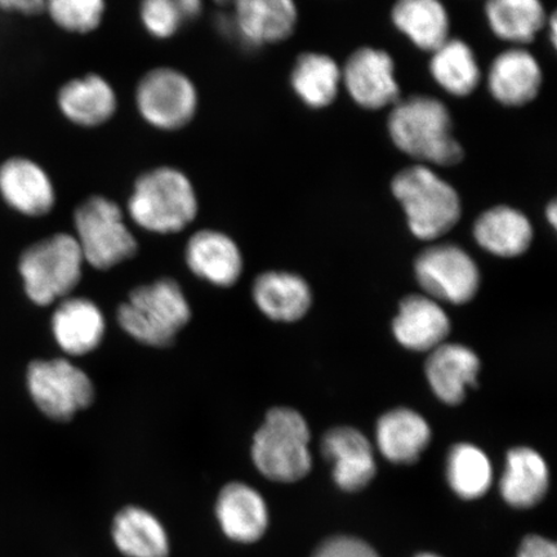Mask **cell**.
<instances>
[{"mask_svg":"<svg viewBox=\"0 0 557 557\" xmlns=\"http://www.w3.org/2000/svg\"><path fill=\"white\" fill-rule=\"evenodd\" d=\"M389 138L418 164L453 166L465 150L453 131L450 111L436 97L413 95L393 104L387 117Z\"/></svg>","mask_w":557,"mask_h":557,"instance_id":"1","label":"cell"},{"mask_svg":"<svg viewBox=\"0 0 557 557\" xmlns=\"http://www.w3.org/2000/svg\"><path fill=\"white\" fill-rule=\"evenodd\" d=\"M199 200L189 174L158 165L136 178L127 203L132 221L146 232L176 234L197 219Z\"/></svg>","mask_w":557,"mask_h":557,"instance_id":"2","label":"cell"},{"mask_svg":"<svg viewBox=\"0 0 557 557\" xmlns=\"http://www.w3.org/2000/svg\"><path fill=\"white\" fill-rule=\"evenodd\" d=\"M392 191L418 239L441 238L461 220L462 203L457 190L429 165L414 164L396 173Z\"/></svg>","mask_w":557,"mask_h":557,"instance_id":"3","label":"cell"},{"mask_svg":"<svg viewBox=\"0 0 557 557\" xmlns=\"http://www.w3.org/2000/svg\"><path fill=\"white\" fill-rule=\"evenodd\" d=\"M310 429L297 410H269L252 444V459L264 478L277 483H295L312 468Z\"/></svg>","mask_w":557,"mask_h":557,"instance_id":"4","label":"cell"},{"mask_svg":"<svg viewBox=\"0 0 557 557\" xmlns=\"http://www.w3.org/2000/svg\"><path fill=\"white\" fill-rule=\"evenodd\" d=\"M191 309L178 283L163 277L131 292L117 310V322L138 343L166 347L189 323Z\"/></svg>","mask_w":557,"mask_h":557,"instance_id":"5","label":"cell"},{"mask_svg":"<svg viewBox=\"0 0 557 557\" xmlns=\"http://www.w3.org/2000/svg\"><path fill=\"white\" fill-rule=\"evenodd\" d=\"M83 262L74 235L60 233L34 243L21 255L18 264L27 297L38 306L64 299L79 284Z\"/></svg>","mask_w":557,"mask_h":557,"instance_id":"6","label":"cell"},{"mask_svg":"<svg viewBox=\"0 0 557 557\" xmlns=\"http://www.w3.org/2000/svg\"><path fill=\"white\" fill-rule=\"evenodd\" d=\"M75 239L90 267L109 270L137 252L134 234L125 225L120 205L103 195H92L74 212Z\"/></svg>","mask_w":557,"mask_h":557,"instance_id":"7","label":"cell"},{"mask_svg":"<svg viewBox=\"0 0 557 557\" xmlns=\"http://www.w3.org/2000/svg\"><path fill=\"white\" fill-rule=\"evenodd\" d=\"M198 87L183 70L157 66L137 82L135 107L141 120L160 132H176L189 125L198 114Z\"/></svg>","mask_w":557,"mask_h":557,"instance_id":"8","label":"cell"},{"mask_svg":"<svg viewBox=\"0 0 557 557\" xmlns=\"http://www.w3.org/2000/svg\"><path fill=\"white\" fill-rule=\"evenodd\" d=\"M26 383L40 412L59 422L72 420L95 399L92 381L65 359L33 361Z\"/></svg>","mask_w":557,"mask_h":557,"instance_id":"9","label":"cell"},{"mask_svg":"<svg viewBox=\"0 0 557 557\" xmlns=\"http://www.w3.org/2000/svg\"><path fill=\"white\" fill-rule=\"evenodd\" d=\"M224 17L227 38L247 50H261L295 34L298 9L295 0H234Z\"/></svg>","mask_w":557,"mask_h":557,"instance_id":"10","label":"cell"},{"mask_svg":"<svg viewBox=\"0 0 557 557\" xmlns=\"http://www.w3.org/2000/svg\"><path fill=\"white\" fill-rule=\"evenodd\" d=\"M416 276L431 297L455 305L470 302L480 284L476 263L451 244L424 250L416 261Z\"/></svg>","mask_w":557,"mask_h":557,"instance_id":"11","label":"cell"},{"mask_svg":"<svg viewBox=\"0 0 557 557\" xmlns=\"http://www.w3.org/2000/svg\"><path fill=\"white\" fill-rule=\"evenodd\" d=\"M341 83L351 100L366 110L393 107L401 97L395 61L385 50L360 47L341 67Z\"/></svg>","mask_w":557,"mask_h":557,"instance_id":"12","label":"cell"},{"mask_svg":"<svg viewBox=\"0 0 557 557\" xmlns=\"http://www.w3.org/2000/svg\"><path fill=\"white\" fill-rule=\"evenodd\" d=\"M0 197L26 218H44L54 208L58 194L45 166L20 156L0 163Z\"/></svg>","mask_w":557,"mask_h":557,"instance_id":"13","label":"cell"},{"mask_svg":"<svg viewBox=\"0 0 557 557\" xmlns=\"http://www.w3.org/2000/svg\"><path fill=\"white\" fill-rule=\"evenodd\" d=\"M543 85V70L525 48L512 47L492 61L486 75L491 96L506 108H521L537 99Z\"/></svg>","mask_w":557,"mask_h":557,"instance_id":"14","label":"cell"},{"mask_svg":"<svg viewBox=\"0 0 557 557\" xmlns=\"http://www.w3.org/2000/svg\"><path fill=\"white\" fill-rule=\"evenodd\" d=\"M62 116L79 128L94 129L109 123L120 108L113 85L96 73L75 76L55 96Z\"/></svg>","mask_w":557,"mask_h":557,"instance_id":"15","label":"cell"},{"mask_svg":"<svg viewBox=\"0 0 557 557\" xmlns=\"http://www.w3.org/2000/svg\"><path fill=\"white\" fill-rule=\"evenodd\" d=\"M322 451L333 463L334 483L345 492L364 490L377 472L372 445L357 429L330 430L323 437Z\"/></svg>","mask_w":557,"mask_h":557,"instance_id":"16","label":"cell"},{"mask_svg":"<svg viewBox=\"0 0 557 557\" xmlns=\"http://www.w3.org/2000/svg\"><path fill=\"white\" fill-rule=\"evenodd\" d=\"M215 517L228 540L253 543L269 528V508L261 494L243 483L227 484L215 504Z\"/></svg>","mask_w":557,"mask_h":557,"instance_id":"17","label":"cell"},{"mask_svg":"<svg viewBox=\"0 0 557 557\" xmlns=\"http://www.w3.org/2000/svg\"><path fill=\"white\" fill-rule=\"evenodd\" d=\"M424 369L437 398L448 406H458L466 399L468 388L478 385L480 360L469 347L442 344L431 351Z\"/></svg>","mask_w":557,"mask_h":557,"instance_id":"18","label":"cell"},{"mask_svg":"<svg viewBox=\"0 0 557 557\" xmlns=\"http://www.w3.org/2000/svg\"><path fill=\"white\" fill-rule=\"evenodd\" d=\"M186 261L195 275L219 287H232L243 271L239 247L218 230L195 233L186 246Z\"/></svg>","mask_w":557,"mask_h":557,"instance_id":"19","label":"cell"},{"mask_svg":"<svg viewBox=\"0 0 557 557\" xmlns=\"http://www.w3.org/2000/svg\"><path fill=\"white\" fill-rule=\"evenodd\" d=\"M393 329L401 346L408 350L424 352L433 351L444 344L450 332V322L435 299L413 295L400 302Z\"/></svg>","mask_w":557,"mask_h":557,"instance_id":"20","label":"cell"},{"mask_svg":"<svg viewBox=\"0 0 557 557\" xmlns=\"http://www.w3.org/2000/svg\"><path fill=\"white\" fill-rule=\"evenodd\" d=\"M479 246L492 255L511 259L525 253L533 240L527 215L510 206H497L479 215L473 225Z\"/></svg>","mask_w":557,"mask_h":557,"instance_id":"21","label":"cell"},{"mask_svg":"<svg viewBox=\"0 0 557 557\" xmlns=\"http://www.w3.org/2000/svg\"><path fill=\"white\" fill-rule=\"evenodd\" d=\"M52 331L62 350L82 357L101 344L104 319L89 299L65 298L53 313Z\"/></svg>","mask_w":557,"mask_h":557,"instance_id":"22","label":"cell"},{"mask_svg":"<svg viewBox=\"0 0 557 557\" xmlns=\"http://www.w3.org/2000/svg\"><path fill=\"white\" fill-rule=\"evenodd\" d=\"M548 466L540 455L528 447L507 453L506 469L499 491L506 504L520 510L537 506L548 491Z\"/></svg>","mask_w":557,"mask_h":557,"instance_id":"23","label":"cell"},{"mask_svg":"<svg viewBox=\"0 0 557 557\" xmlns=\"http://www.w3.org/2000/svg\"><path fill=\"white\" fill-rule=\"evenodd\" d=\"M377 445L389 462L412 465L431 442V429L421 414L407 408L389 410L377 423Z\"/></svg>","mask_w":557,"mask_h":557,"instance_id":"24","label":"cell"},{"mask_svg":"<svg viewBox=\"0 0 557 557\" xmlns=\"http://www.w3.org/2000/svg\"><path fill=\"white\" fill-rule=\"evenodd\" d=\"M392 21L423 52H434L450 38V17L442 0H396Z\"/></svg>","mask_w":557,"mask_h":557,"instance_id":"25","label":"cell"},{"mask_svg":"<svg viewBox=\"0 0 557 557\" xmlns=\"http://www.w3.org/2000/svg\"><path fill=\"white\" fill-rule=\"evenodd\" d=\"M253 299L271 320L292 323L308 313L311 290L301 276L283 271H268L256 277Z\"/></svg>","mask_w":557,"mask_h":557,"instance_id":"26","label":"cell"},{"mask_svg":"<svg viewBox=\"0 0 557 557\" xmlns=\"http://www.w3.org/2000/svg\"><path fill=\"white\" fill-rule=\"evenodd\" d=\"M290 87L306 107H331L339 94L341 66L331 55L319 52L299 54L290 72Z\"/></svg>","mask_w":557,"mask_h":557,"instance_id":"27","label":"cell"},{"mask_svg":"<svg viewBox=\"0 0 557 557\" xmlns=\"http://www.w3.org/2000/svg\"><path fill=\"white\" fill-rule=\"evenodd\" d=\"M484 11L492 33L515 47L532 44L548 18L542 0H486Z\"/></svg>","mask_w":557,"mask_h":557,"instance_id":"28","label":"cell"},{"mask_svg":"<svg viewBox=\"0 0 557 557\" xmlns=\"http://www.w3.org/2000/svg\"><path fill=\"white\" fill-rule=\"evenodd\" d=\"M113 540L127 557H169V534L156 515L145 508L129 506L116 515Z\"/></svg>","mask_w":557,"mask_h":557,"instance_id":"29","label":"cell"},{"mask_svg":"<svg viewBox=\"0 0 557 557\" xmlns=\"http://www.w3.org/2000/svg\"><path fill=\"white\" fill-rule=\"evenodd\" d=\"M429 69L436 85L459 99L475 92L482 83L476 54L462 39L449 38L431 52Z\"/></svg>","mask_w":557,"mask_h":557,"instance_id":"30","label":"cell"},{"mask_svg":"<svg viewBox=\"0 0 557 557\" xmlns=\"http://www.w3.org/2000/svg\"><path fill=\"white\" fill-rule=\"evenodd\" d=\"M451 491L466 500L485 496L493 482V470L485 453L469 443L455 445L447 459Z\"/></svg>","mask_w":557,"mask_h":557,"instance_id":"31","label":"cell"},{"mask_svg":"<svg viewBox=\"0 0 557 557\" xmlns=\"http://www.w3.org/2000/svg\"><path fill=\"white\" fill-rule=\"evenodd\" d=\"M107 9V0H46L45 13L60 30L87 35L99 29Z\"/></svg>","mask_w":557,"mask_h":557,"instance_id":"32","label":"cell"},{"mask_svg":"<svg viewBox=\"0 0 557 557\" xmlns=\"http://www.w3.org/2000/svg\"><path fill=\"white\" fill-rule=\"evenodd\" d=\"M138 16L145 32L157 40L176 37L185 23L176 0H141Z\"/></svg>","mask_w":557,"mask_h":557,"instance_id":"33","label":"cell"},{"mask_svg":"<svg viewBox=\"0 0 557 557\" xmlns=\"http://www.w3.org/2000/svg\"><path fill=\"white\" fill-rule=\"evenodd\" d=\"M312 557H380L364 541L354 537H334L325 541Z\"/></svg>","mask_w":557,"mask_h":557,"instance_id":"34","label":"cell"},{"mask_svg":"<svg viewBox=\"0 0 557 557\" xmlns=\"http://www.w3.org/2000/svg\"><path fill=\"white\" fill-rule=\"evenodd\" d=\"M517 557H557V548L554 542L541 535H529L522 541Z\"/></svg>","mask_w":557,"mask_h":557,"instance_id":"35","label":"cell"},{"mask_svg":"<svg viewBox=\"0 0 557 557\" xmlns=\"http://www.w3.org/2000/svg\"><path fill=\"white\" fill-rule=\"evenodd\" d=\"M176 4L185 23L197 20L205 10V0H176Z\"/></svg>","mask_w":557,"mask_h":557,"instance_id":"36","label":"cell"},{"mask_svg":"<svg viewBox=\"0 0 557 557\" xmlns=\"http://www.w3.org/2000/svg\"><path fill=\"white\" fill-rule=\"evenodd\" d=\"M46 0H17L16 13L27 17L38 16L45 12Z\"/></svg>","mask_w":557,"mask_h":557,"instance_id":"37","label":"cell"},{"mask_svg":"<svg viewBox=\"0 0 557 557\" xmlns=\"http://www.w3.org/2000/svg\"><path fill=\"white\" fill-rule=\"evenodd\" d=\"M547 32H548V38L549 41H552L553 47L556 50L557 47V16L556 12H553L552 15L547 18Z\"/></svg>","mask_w":557,"mask_h":557,"instance_id":"38","label":"cell"},{"mask_svg":"<svg viewBox=\"0 0 557 557\" xmlns=\"http://www.w3.org/2000/svg\"><path fill=\"white\" fill-rule=\"evenodd\" d=\"M546 218L553 227L557 226V203L555 200L552 201L546 208Z\"/></svg>","mask_w":557,"mask_h":557,"instance_id":"39","label":"cell"},{"mask_svg":"<svg viewBox=\"0 0 557 557\" xmlns=\"http://www.w3.org/2000/svg\"><path fill=\"white\" fill-rule=\"evenodd\" d=\"M0 11L16 13V0H0Z\"/></svg>","mask_w":557,"mask_h":557,"instance_id":"40","label":"cell"},{"mask_svg":"<svg viewBox=\"0 0 557 557\" xmlns=\"http://www.w3.org/2000/svg\"><path fill=\"white\" fill-rule=\"evenodd\" d=\"M212 2L221 9H232L234 0H212Z\"/></svg>","mask_w":557,"mask_h":557,"instance_id":"41","label":"cell"},{"mask_svg":"<svg viewBox=\"0 0 557 557\" xmlns=\"http://www.w3.org/2000/svg\"><path fill=\"white\" fill-rule=\"evenodd\" d=\"M414 557H441V556H437L435 554H430V553H422V554H418Z\"/></svg>","mask_w":557,"mask_h":557,"instance_id":"42","label":"cell"}]
</instances>
